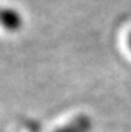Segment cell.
I'll list each match as a JSON object with an SVG mask.
<instances>
[{"instance_id":"7a4b0ae2","label":"cell","mask_w":131,"mask_h":132,"mask_svg":"<svg viewBox=\"0 0 131 132\" xmlns=\"http://www.w3.org/2000/svg\"><path fill=\"white\" fill-rule=\"evenodd\" d=\"M2 18H3V7H0V24H2Z\"/></svg>"},{"instance_id":"3957f363","label":"cell","mask_w":131,"mask_h":132,"mask_svg":"<svg viewBox=\"0 0 131 132\" xmlns=\"http://www.w3.org/2000/svg\"><path fill=\"white\" fill-rule=\"evenodd\" d=\"M128 45H130V49H131V34H130V37H128Z\"/></svg>"},{"instance_id":"6da1fadb","label":"cell","mask_w":131,"mask_h":132,"mask_svg":"<svg viewBox=\"0 0 131 132\" xmlns=\"http://www.w3.org/2000/svg\"><path fill=\"white\" fill-rule=\"evenodd\" d=\"M93 127L92 118L87 115H78L71 122L65 124L64 127L55 129L54 132H90Z\"/></svg>"}]
</instances>
